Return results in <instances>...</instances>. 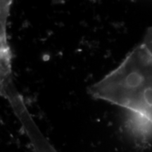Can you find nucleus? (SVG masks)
I'll use <instances>...</instances> for the list:
<instances>
[{"label": "nucleus", "instance_id": "1", "mask_svg": "<svg viewBox=\"0 0 152 152\" xmlns=\"http://www.w3.org/2000/svg\"><path fill=\"white\" fill-rule=\"evenodd\" d=\"M33 152H57L46 138L37 140L32 145Z\"/></svg>", "mask_w": 152, "mask_h": 152}]
</instances>
